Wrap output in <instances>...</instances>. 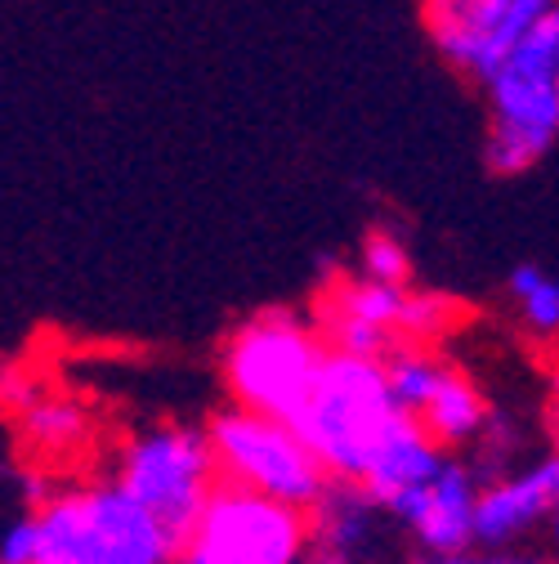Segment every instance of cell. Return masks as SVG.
Listing matches in <instances>:
<instances>
[{
	"label": "cell",
	"mask_w": 559,
	"mask_h": 564,
	"mask_svg": "<svg viewBox=\"0 0 559 564\" xmlns=\"http://www.w3.org/2000/svg\"><path fill=\"white\" fill-rule=\"evenodd\" d=\"M206 444H211L216 475L224 484L260 492L268 502L309 511L318 502V492L327 488L322 466L309 457V448L283 426V421L229 408L206 426Z\"/></svg>",
	"instance_id": "52a82bcc"
},
{
	"label": "cell",
	"mask_w": 559,
	"mask_h": 564,
	"mask_svg": "<svg viewBox=\"0 0 559 564\" xmlns=\"http://www.w3.org/2000/svg\"><path fill=\"white\" fill-rule=\"evenodd\" d=\"M175 542L117 484L63 488L36 511V564H171Z\"/></svg>",
	"instance_id": "3957f363"
},
{
	"label": "cell",
	"mask_w": 559,
	"mask_h": 564,
	"mask_svg": "<svg viewBox=\"0 0 559 564\" xmlns=\"http://www.w3.org/2000/svg\"><path fill=\"white\" fill-rule=\"evenodd\" d=\"M421 564H555L550 555H519V551H461V555H439Z\"/></svg>",
	"instance_id": "603a6c76"
},
{
	"label": "cell",
	"mask_w": 559,
	"mask_h": 564,
	"mask_svg": "<svg viewBox=\"0 0 559 564\" xmlns=\"http://www.w3.org/2000/svg\"><path fill=\"white\" fill-rule=\"evenodd\" d=\"M394 416L398 412L385 390V368L327 349V359L300 412L287 421V431L309 448V457L322 466L327 479L359 484Z\"/></svg>",
	"instance_id": "7a4b0ae2"
},
{
	"label": "cell",
	"mask_w": 559,
	"mask_h": 564,
	"mask_svg": "<svg viewBox=\"0 0 559 564\" xmlns=\"http://www.w3.org/2000/svg\"><path fill=\"white\" fill-rule=\"evenodd\" d=\"M541 278H546V269H537V264H515V269H511V278H506V292L519 301L524 292H533V288H537Z\"/></svg>",
	"instance_id": "cb8c5ba5"
},
{
	"label": "cell",
	"mask_w": 559,
	"mask_h": 564,
	"mask_svg": "<svg viewBox=\"0 0 559 564\" xmlns=\"http://www.w3.org/2000/svg\"><path fill=\"white\" fill-rule=\"evenodd\" d=\"M327 359L322 336L292 310H264L242 323L224 345V381L242 412L287 421L300 412Z\"/></svg>",
	"instance_id": "277c9868"
},
{
	"label": "cell",
	"mask_w": 559,
	"mask_h": 564,
	"mask_svg": "<svg viewBox=\"0 0 559 564\" xmlns=\"http://www.w3.org/2000/svg\"><path fill=\"white\" fill-rule=\"evenodd\" d=\"M216 484L220 475H216L206 431L179 426V421L139 431L117 462V488L157 520V529L175 542V551L188 538Z\"/></svg>",
	"instance_id": "5b68a950"
},
{
	"label": "cell",
	"mask_w": 559,
	"mask_h": 564,
	"mask_svg": "<svg viewBox=\"0 0 559 564\" xmlns=\"http://www.w3.org/2000/svg\"><path fill=\"white\" fill-rule=\"evenodd\" d=\"M483 86L493 108L483 162L493 175L515 180L533 171L559 139V10L546 14Z\"/></svg>",
	"instance_id": "6da1fadb"
},
{
	"label": "cell",
	"mask_w": 559,
	"mask_h": 564,
	"mask_svg": "<svg viewBox=\"0 0 559 564\" xmlns=\"http://www.w3.org/2000/svg\"><path fill=\"white\" fill-rule=\"evenodd\" d=\"M487 412H493V408H487L483 390L461 368H443L430 403L421 408V416H416V421H421V431L448 453V448H465V444L479 440Z\"/></svg>",
	"instance_id": "4fadbf2b"
},
{
	"label": "cell",
	"mask_w": 559,
	"mask_h": 564,
	"mask_svg": "<svg viewBox=\"0 0 559 564\" xmlns=\"http://www.w3.org/2000/svg\"><path fill=\"white\" fill-rule=\"evenodd\" d=\"M0 564H36V516L0 529Z\"/></svg>",
	"instance_id": "44dd1931"
},
{
	"label": "cell",
	"mask_w": 559,
	"mask_h": 564,
	"mask_svg": "<svg viewBox=\"0 0 559 564\" xmlns=\"http://www.w3.org/2000/svg\"><path fill=\"white\" fill-rule=\"evenodd\" d=\"M546 14H555V0H426L435 50L474 82L493 77Z\"/></svg>",
	"instance_id": "ba28073f"
},
{
	"label": "cell",
	"mask_w": 559,
	"mask_h": 564,
	"mask_svg": "<svg viewBox=\"0 0 559 564\" xmlns=\"http://www.w3.org/2000/svg\"><path fill=\"white\" fill-rule=\"evenodd\" d=\"M309 551V511L268 502L260 492L216 484L175 564H300Z\"/></svg>",
	"instance_id": "8992f818"
},
{
	"label": "cell",
	"mask_w": 559,
	"mask_h": 564,
	"mask_svg": "<svg viewBox=\"0 0 559 564\" xmlns=\"http://www.w3.org/2000/svg\"><path fill=\"white\" fill-rule=\"evenodd\" d=\"M519 310H524L528 332H537V336H555V327H559V288H555V278H550V273L537 282L533 292L519 296Z\"/></svg>",
	"instance_id": "ffe728a7"
},
{
	"label": "cell",
	"mask_w": 559,
	"mask_h": 564,
	"mask_svg": "<svg viewBox=\"0 0 559 564\" xmlns=\"http://www.w3.org/2000/svg\"><path fill=\"white\" fill-rule=\"evenodd\" d=\"M41 394H45V390H41V381H36L32 372H23V368H6V372H0V403H6V408L28 412Z\"/></svg>",
	"instance_id": "7402d4cb"
},
{
	"label": "cell",
	"mask_w": 559,
	"mask_h": 564,
	"mask_svg": "<svg viewBox=\"0 0 559 564\" xmlns=\"http://www.w3.org/2000/svg\"><path fill=\"white\" fill-rule=\"evenodd\" d=\"M474 498H479V479L461 457H448L443 470L426 488V516L412 529L416 546L430 560L439 555H461L470 551V520H474Z\"/></svg>",
	"instance_id": "8fae6325"
},
{
	"label": "cell",
	"mask_w": 559,
	"mask_h": 564,
	"mask_svg": "<svg viewBox=\"0 0 559 564\" xmlns=\"http://www.w3.org/2000/svg\"><path fill=\"white\" fill-rule=\"evenodd\" d=\"M19 426H23V440L41 453H73L90 435V416L77 399L41 394L28 412H19Z\"/></svg>",
	"instance_id": "5bb4252c"
},
{
	"label": "cell",
	"mask_w": 559,
	"mask_h": 564,
	"mask_svg": "<svg viewBox=\"0 0 559 564\" xmlns=\"http://www.w3.org/2000/svg\"><path fill=\"white\" fill-rule=\"evenodd\" d=\"M363 269L372 282H390V288H403L407 273H412V260H407V247L394 238V234H368L363 242Z\"/></svg>",
	"instance_id": "d6986e66"
},
{
	"label": "cell",
	"mask_w": 559,
	"mask_h": 564,
	"mask_svg": "<svg viewBox=\"0 0 559 564\" xmlns=\"http://www.w3.org/2000/svg\"><path fill=\"white\" fill-rule=\"evenodd\" d=\"M559 507V462L555 453L537 457L519 475H502L493 484H479L470 542L479 551H515L537 524H550Z\"/></svg>",
	"instance_id": "9c48e42d"
},
{
	"label": "cell",
	"mask_w": 559,
	"mask_h": 564,
	"mask_svg": "<svg viewBox=\"0 0 559 564\" xmlns=\"http://www.w3.org/2000/svg\"><path fill=\"white\" fill-rule=\"evenodd\" d=\"M443 462H448V453L421 431V421L398 412L390 426H385V435H381V444H376V453H372L359 488L368 492V502L376 511H385L390 498H398V492L426 488L443 470Z\"/></svg>",
	"instance_id": "30bf717a"
},
{
	"label": "cell",
	"mask_w": 559,
	"mask_h": 564,
	"mask_svg": "<svg viewBox=\"0 0 559 564\" xmlns=\"http://www.w3.org/2000/svg\"><path fill=\"white\" fill-rule=\"evenodd\" d=\"M327 336H331V355H349V359H368V364H385L394 349H398V340L390 336V332H381V327H368V323H359V318H344V314H331V323H327Z\"/></svg>",
	"instance_id": "ac0fdd59"
},
{
	"label": "cell",
	"mask_w": 559,
	"mask_h": 564,
	"mask_svg": "<svg viewBox=\"0 0 559 564\" xmlns=\"http://www.w3.org/2000/svg\"><path fill=\"white\" fill-rule=\"evenodd\" d=\"M403 292H407V288H390V282H372V278H349V282H340L331 314L359 318V323L381 327V332H390V336H394ZM394 340H398V336H394Z\"/></svg>",
	"instance_id": "e0dca14e"
},
{
	"label": "cell",
	"mask_w": 559,
	"mask_h": 564,
	"mask_svg": "<svg viewBox=\"0 0 559 564\" xmlns=\"http://www.w3.org/2000/svg\"><path fill=\"white\" fill-rule=\"evenodd\" d=\"M376 538H381V511L368 502V492L359 484L327 479L318 502L309 507V542L359 564L376 546Z\"/></svg>",
	"instance_id": "7c38bea8"
},
{
	"label": "cell",
	"mask_w": 559,
	"mask_h": 564,
	"mask_svg": "<svg viewBox=\"0 0 559 564\" xmlns=\"http://www.w3.org/2000/svg\"><path fill=\"white\" fill-rule=\"evenodd\" d=\"M457 318H461V301H452L448 292H403L394 336H398V345L412 349V345H426V340H439L443 332H452Z\"/></svg>",
	"instance_id": "2e32d148"
},
{
	"label": "cell",
	"mask_w": 559,
	"mask_h": 564,
	"mask_svg": "<svg viewBox=\"0 0 559 564\" xmlns=\"http://www.w3.org/2000/svg\"><path fill=\"white\" fill-rule=\"evenodd\" d=\"M171 564H175V560H171Z\"/></svg>",
	"instance_id": "d4e9b609"
},
{
	"label": "cell",
	"mask_w": 559,
	"mask_h": 564,
	"mask_svg": "<svg viewBox=\"0 0 559 564\" xmlns=\"http://www.w3.org/2000/svg\"><path fill=\"white\" fill-rule=\"evenodd\" d=\"M381 368H385V390H390L394 412H403V416H421V408L430 403V394H435V386H439V377H443L448 364L435 359V355H426V349H407V345H398Z\"/></svg>",
	"instance_id": "9a60e30c"
}]
</instances>
